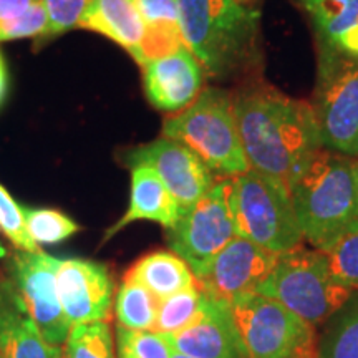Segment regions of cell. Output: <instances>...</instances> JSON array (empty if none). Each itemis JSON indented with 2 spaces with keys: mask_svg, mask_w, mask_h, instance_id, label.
<instances>
[{
  "mask_svg": "<svg viewBox=\"0 0 358 358\" xmlns=\"http://www.w3.org/2000/svg\"><path fill=\"white\" fill-rule=\"evenodd\" d=\"M249 168L290 185L322 150L310 103L274 88L254 87L232 96Z\"/></svg>",
  "mask_w": 358,
  "mask_h": 358,
  "instance_id": "obj_1",
  "label": "cell"
},
{
  "mask_svg": "<svg viewBox=\"0 0 358 358\" xmlns=\"http://www.w3.org/2000/svg\"><path fill=\"white\" fill-rule=\"evenodd\" d=\"M295 217L313 249L358 232V159L320 150L289 185Z\"/></svg>",
  "mask_w": 358,
  "mask_h": 358,
  "instance_id": "obj_2",
  "label": "cell"
},
{
  "mask_svg": "<svg viewBox=\"0 0 358 358\" xmlns=\"http://www.w3.org/2000/svg\"><path fill=\"white\" fill-rule=\"evenodd\" d=\"M182 42L209 77L226 78L259 55L256 8L237 0H178Z\"/></svg>",
  "mask_w": 358,
  "mask_h": 358,
  "instance_id": "obj_3",
  "label": "cell"
},
{
  "mask_svg": "<svg viewBox=\"0 0 358 358\" xmlns=\"http://www.w3.org/2000/svg\"><path fill=\"white\" fill-rule=\"evenodd\" d=\"M163 136L194 151L214 176L236 178L250 169L237 131L232 96L224 90H203L186 110L164 120Z\"/></svg>",
  "mask_w": 358,
  "mask_h": 358,
  "instance_id": "obj_4",
  "label": "cell"
},
{
  "mask_svg": "<svg viewBox=\"0 0 358 358\" xmlns=\"http://www.w3.org/2000/svg\"><path fill=\"white\" fill-rule=\"evenodd\" d=\"M256 294L274 299L310 325L319 327L350 299L352 290L334 279L324 250L301 244L279 254Z\"/></svg>",
  "mask_w": 358,
  "mask_h": 358,
  "instance_id": "obj_5",
  "label": "cell"
},
{
  "mask_svg": "<svg viewBox=\"0 0 358 358\" xmlns=\"http://www.w3.org/2000/svg\"><path fill=\"white\" fill-rule=\"evenodd\" d=\"M229 208L236 236L277 254L302 244L292 196L280 179L254 169L231 178Z\"/></svg>",
  "mask_w": 358,
  "mask_h": 358,
  "instance_id": "obj_6",
  "label": "cell"
},
{
  "mask_svg": "<svg viewBox=\"0 0 358 358\" xmlns=\"http://www.w3.org/2000/svg\"><path fill=\"white\" fill-rule=\"evenodd\" d=\"M310 105L322 150L358 159V58L320 48Z\"/></svg>",
  "mask_w": 358,
  "mask_h": 358,
  "instance_id": "obj_7",
  "label": "cell"
},
{
  "mask_svg": "<svg viewBox=\"0 0 358 358\" xmlns=\"http://www.w3.org/2000/svg\"><path fill=\"white\" fill-rule=\"evenodd\" d=\"M249 358H317L319 335L280 302L250 292L231 302Z\"/></svg>",
  "mask_w": 358,
  "mask_h": 358,
  "instance_id": "obj_8",
  "label": "cell"
},
{
  "mask_svg": "<svg viewBox=\"0 0 358 358\" xmlns=\"http://www.w3.org/2000/svg\"><path fill=\"white\" fill-rule=\"evenodd\" d=\"M231 178H221L198 203L179 214L166 229V243L174 254L201 279L213 259L236 237L229 208Z\"/></svg>",
  "mask_w": 358,
  "mask_h": 358,
  "instance_id": "obj_9",
  "label": "cell"
},
{
  "mask_svg": "<svg viewBox=\"0 0 358 358\" xmlns=\"http://www.w3.org/2000/svg\"><path fill=\"white\" fill-rule=\"evenodd\" d=\"M3 271L25 303L27 310L52 347L64 348L71 325L66 320L55 279V257L43 250L27 252L15 249L8 256Z\"/></svg>",
  "mask_w": 358,
  "mask_h": 358,
  "instance_id": "obj_10",
  "label": "cell"
},
{
  "mask_svg": "<svg viewBox=\"0 0 358 358\" xmlns=\"http://www.w3.org/2000/svg\"><path fill=\"white\" fill-rule=\"evenodd\" d=\"M122 161L128 168L145 164L153 169L176 199L181 213L198 203L216 182L214 173L194 151L166 136L128 150Z\"/></svg>",
  "mask_w": 358,
  "mask_h": 358,
  "instance_id": "obj_11",
  "label": "cell"
},
{
  "mask_svg": "<svg viewBox=\"0 0 358 358\" xmlns=\"http://www.w3.org/2000/svg\"><path fill=\"white\" fill-rule=\"evenodd\" d=\"M57 290L71 327L106 322L115 299V282L105 264L88 259H55Z\"/></svg>",
  "mask_w": 358,
  "mask_h": 358,
  "instance_id": "obj_12",
  "label": "cell"
},
{
  "mask_svg": "<svg viewBox=\"0 0 358 358\" xmlns=\"http://www.w3.org/2000/svg\"><path fill=\"white\" fill-rule=\"evenodd\" d=\"M277 257L274 250L236 236L196 282L208 297L231 303L241 295L256 292L274 268Z\"/></svg>",
  "mask_w": 358,
  "mask_h": 358,
  "instance_id": "obj_13",
  "label": "cell"
},
{
  "mask_svg": "<svg viewBox=\"0 0 358 358\" xmlns=\"http://www.w3.org/2000/svg\"><path fill=\"white\" fill-rule=\"evenodd\" d=\"M164 338L173 352L189 358H249L231 303L206 294L198 320Z\"/></svg>",
  "mask_w": 358,
  "mask_h": 358,
  "instance_id": "obj_14",
  "label": "cell"
},
{
  "mask_svg": "<svg viewBox=\"0 0 358 358\" xmlns=\"http://www.w3.org/2000/svg\"><path fill=\"white\" fill-rule=\"evenodd\" d=\"M204 70L186 45L143 65L148 101L161 111L179 113L199 96Z\"/></svg>",
  "mask_w": 358,
  "mask_h": 358,
  "instance_id": "obj_15",
  "label": "cell"
},
{
  "mask_svg": "<svg viewBox=\"0 0 358 358\" xmlns=\"http://www.w3.org/2000/svg\"><path fill=\"white\" fill-rule=\"evenodd\" d=\"M0 355L2 358H64V348L52 347L0 267Z\"/></svg>",
  "mask_w": 358,
  "mask_h": 358,
  "instance_id": "obj_16",
  "label": "cell"
},
{
  "mask_svg": "<svg viewBox=\"0 0 358 358\" xmlns=\"http://www.w3.org/2000/svg\"><path fill=\"white\" fill-rule=\"evenodd\" d=\"M131 169V189L127 211L108 231L103 234L101 244L108 243L111 237L136 221L158 222L164 229L176 224L181 209L171 192L161 181V178L150 166L138 164Z\"/></svg>",
  "mask_w": 358,
  "mask_h": 358,
  "instance_id": "obj_17",
  "label": "cell"
},
{
  "mask_svg": "<svg viewBox=\"0 0 358 358\" xmlns=\"http://www.w3.org/2000/svg\"><path fill=\"white\" fill-rule=\"evenodd\" d=\"M310 17L319 48L358 58V0H299Z\"/></svg>",
  "mask_w": 358,
  "mask_h": 358,
  "instance_id": "obj_18",
  "label": "cell"
},
{
  "mask_svg": "<svg viewBox=\"0 0 358 358\" xmlns=\"http://www.w3.org/2000/svg\"><path fill=\"white\" fill-rule=\"evenodd\" d=\"M78 27L105 35L129 55L138 50L145 37V24L134 0H92Z\"/></svg>",
  "mask_w": 358,
  "mask_h": 358,
  "instance_id": "obj_19",
  "label": "cell"
},
{
  "mask_svg": "<svg viewBox=\"0 0 358 358\" xmlns=\"http://www.w3.org/2000/svg\"><path fill=\"white\" fill-rule=\"evenodd\" d=\"M145 24V37L133 53L141 66L185 47L179 27L178 0H134Z\"/></svg>",
  "mask_w": 358,
  "mask_h": 358,
  "instance_id": "obj_20",
  "label": "cell"
},
{
  "mask_svg": "<svg viewBox=\"0 0 358 358\" xmlns=\"http://www.w3.org/2000/svg\"><path fill=\"white\" fill-rule=\"evenodd\" d=\"M146 287L158 301L196 285L191 267L173 250H156L136 261L124 274Z\"/></svg>",
  "mask_w": 358,
  "mask_h": 358,
  "instance_id": "obj_21",
  "label": "cell"
},
{
  "mask_svg": "<svg viewBox=\"0 0 358 358\" xmlns=\"http://www.w3.org/2000/svg\"><path fill=\"white\" fill-rule=\"evenodd\" d=\"M317 358H358V290L325 322Z\"/></svg>",
  "mask_w": 358,
  "mask_h": 358,
  "instance_id": "obj_22",
  "label": "cell"
},
{
  "mask_svg": "<svg viewBox=\"0 0 358 358\" xmlns=\"http://www.w3.org/2000/svg\"><path fill=\"white\" fill-rule=\"evenodd\" d=\"M158 303L150 290L124 275L113 299L116 325L128 330H153Z\"/></svg>",
  "mask_w": 358,
  "mask_h": 358,
  "instance_id": "obj_23",
  "label": "cell"
},
{
  "mask_svg": "<svg viewBox=\"0 0 358 358\" xmlns=\"http://www.w3.org/2000/svg\"><path fill=\"white\" fill-rule=\"evenodd\" d=\"M203 302L204 294L198 287V284L159 301L153 332L168 337V335L185 330L186 327L198 320L199 313L203 310Z\"/></svg>",
  "mask_w": 358,
  "mask_h": 358,
  "instance_id": "obj_24",
  "label": "cell"
},
{
  "mask_svg": "<svg viewBox=\"0 0 358 358\" xmlns=\"http://www.w3.org/2000/svg\"><path fill=\"white\" fill-rule=\"evenodd\" d=\"M64 358H116L108 322L71 327L64 345Z\"/></svg>",
  "mask_w": 358,
  "mask_h": 358,
  "instance_id": "obj_25",
  "label": "cell"
},
{
  "mask_svg": "<svg viewBox=\"0 0 358 358\" xmlns=\"http://www.w3.org/2000/svg\"><path fill=\"white\" fill-rule=\"evenodd\" d=\"M25 227L35 244H58L77 234L80 226L58 209L22 208Z\"/></svg>",
  "mask_w": 358,
  "mask_h": 358,
  "instance_id": "obj_26",
  "label": "cell"
},
{
  "mask_svg": "<svg viewBox=\"0 0 358 358\" xmlns=\"http://www.w3.org/2000/svg\"><path fill=\"white\" fill-rule=\"evenodd\" d=\"M116 358H173V348L153 330H128L116 325Z\"/></svg>",
  "mask_w": 358,
  "mask_h": 358,
  "instance_id": "obj_27",
  "label": "cell"
},
{
  "mask_svg": "<svg viewBox=\"0 0 358 358\" xmlns=\"http://www.w3.org/2000/svg\"><path fill=\"white\" fill-rule=\"evenodd\" d=\"M334 279L352 292L358 290V232L325 250Z\"/></svg>",
  "mask_w": 358,
  "mask_h": 358,
  "instance_id": "obj_28",
  "label": "cell"
},
{
  "mask_svg": "<svg viewBox=\"0 0 358 358\" xmlns=\"http://www.w3.org/2000/svg\"><path fill=\"white\" fill-rule=\"evenodd\" d=\"M0 231L13 244V248L27 252H40L42 248L35 244L25 227L22 206L12 198L10 192L0 185Z\"/></svg>",
  "mask_w": 358,
  "mask_h": 358,
  "instance_id": "obj_29",
  "label": "cell"
},
{
  "mask_svg": "<svg viewBox=\"0 0 358 358\" xmlns=\"http://www.w3.org/2000/svg\"><path fill=\"white\" fill-rule=\"evenodd\" d=\"M92 0H43L47 27L40 38H52L78 27L85 8Z\"/></svg>",
  "mask_w": 358,
  "mask_h": 358,
  "instance_id": "obj_30",
  "label": "cell"
},
{
  "mask_svg": "<svg viewBox=\"0 0 358 358\" xmlns=\"http://www.w3.org/2000/svg\"><path fill=\"white\" fill-rule=\"evenodd\" d=\"M45 27H47V10L42 0L15 19L0 22V43L29 37L40 38L45 32Z\"/></svg>",
  "mask_w": 358,
  "mask_h": 358,
  "instance_id": "obj_31",
  "label": "cell"
},
{
  "mask_svg": "<svg viewBox=\"0 0 358 358\" xmlns=\"http://www.w3.org/2000/svg\"><path fill=\"white\" fill-rule=\"evenodd\" d=\"M38 2L42 0H0V22L15 19Z\"/></svg>",
  "mask_w": 358,
  "mask_h": 358,
  "instance_id": "obj_32",
  "label": "cell"
},
{
  "mask_svg": "<svg viewBox=\"0 0 358 358\" xmlns=\"http://www.w3.org/2000/svg\"><path fill=\"white\" fill-rule=\"evenodd\" d=\"M7 88H8V70H7L6 58H3L2 52H0V105H2L3 98L7 95Z\"/></svg>",
  "mask_w": 358,
  "mask_h": 358,
  "instance_id": "obj_33",
  "label": "cell"
},
{
  "mask_svg": "<svg viewBox=\"0 0 358 358\" xmlns=\"http://www.w3.org/2000/svg\"><path fill=\"white\" fill-rule=\"evenodd\" d=\"M173 358H189V357H185V355H181V353L173 352Z\"/></svg>",
  "mask_w": 358,
  "mask_h": 358,
  "instance_id": "obj_34",
  "label": "cell"
},
{
  "mask_svg": "<svg viewBox=\"0 0 358 358\" xmlns=\"http://www.w3.org/2000/svg\"><path fill=\"white\" fill-rule=\"evenodd\" d=\"M237 2H241V3H248V6H249V3H252L254 0H237Z\"/></svg>",
  "mask_w": 358,
  "mask_h": 358,
  "instance_id": "obj_35",
  "label": "cell"
},
{
  "mask_svg": "<svg viewBox=\"0 0 358 358\" xmlns=\"http://www.w3.org/2000/svg\"><path fill=\"white\" fill-rule=\"evenodd\" d=\"M0 358H2V355H0Z\"/></svg>",
  "mask_w": 358,
  "mask_h": 358,
  "instance_id": "obj_36",
  "label": "cell"
}]
</instances>
